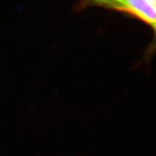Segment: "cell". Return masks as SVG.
Instances as JSON below:
<instances>
[{"instance_id":"obj_1","label":"cell","mask_w":156,"mask_h":156,"mask_svg":"<svg viewBox=\"0 0 156 156\" xmlns=\"http://www.w3.org/2000/svg\"><path fill=\"white\" fill-rule=\"evenodd\" d=\"M86 7L103 8L139 20L152 29L156 41V0L85 1L77 5V9Z\"/></svg>"}]
</instances>
